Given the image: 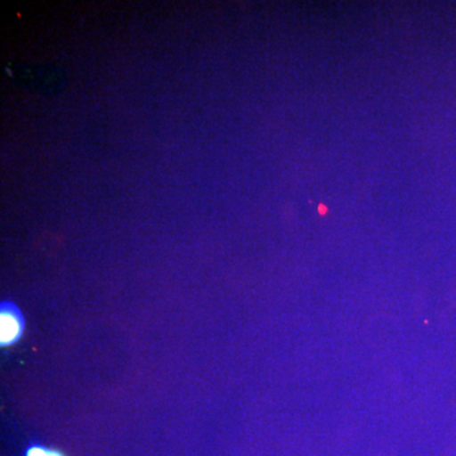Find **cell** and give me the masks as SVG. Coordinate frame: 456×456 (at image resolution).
Returning <instances> with one entry per match:
<instances>
[{
	"label": "cell",
	"instance_id": "obj_2",
	"mask_svg": "<svg viewBox=\"0 0 456 456\" xmlns=\"http://www.w3.org/2000/svg\"><path fill=\"white\" fill-rule=\"evenodd\" d=\"M25 456H65L62 452H57L55 449L47 448V446L35 444L26 450Z\"/></svg>",
	"mask_w": 456,
	"mask_h": 456
},
{
	"label": "cell",
	"instance_id": "obj_1",
	"mask_svg": "<svg viewBox=\"0 0 456 456\" xmlns=\"http://www.w3.org/2000/svg\"><path fill=\"white\" fill-rule=\"evenodd\" d=\"M25 332V317L14 303L3 302L0 307V346H13Z\"/></svg>",
	"mask_w": 456,
	"mask_h": 456
}]
</instances>
